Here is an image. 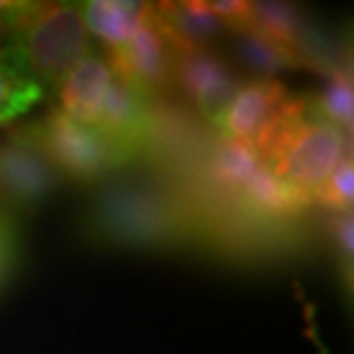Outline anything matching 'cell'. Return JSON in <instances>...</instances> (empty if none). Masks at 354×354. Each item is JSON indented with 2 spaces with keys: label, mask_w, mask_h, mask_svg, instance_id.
<instances>
[{
  "label": "cell",
  "mask_w": 354,
  "mask_h": 354,
  "mask_svg": "<svg viewBox=\"0 0 354 354\" xmlns=\"http://www.w3.org/2000/svg\"><path fill=\"white\" fill-rule=\"evenodd\" d=\"M281 184L313 203V194L352 152V138L315 113L310 97L290 95L251 147Z\"/></svg>",
  "instance_id": "2"
},
{
  "label": "cell",
  "mask_w": 354,
  "mask_h": 354,
  "mask_svg": "<svg viewBox=\"0 0 354 354\" xmlns=\"http://www.w3.org/2000/svg\"><path fill=\"white\" fill-rule=\"evenodd\" d=\"M88 28L74 3H30L7 30L5 46L39 86L58 90L69 72L90 53Z\"/></svg>",
  "instance_id": "3"
},
{
  "label": "cell",
  "mask_w": 354,
  "mask_h": 354,
  "mask_svg": "<svg viewBox=\"0 0 354 354\" xmlns=\"http://www.w3.org/2000/svg\"><path fill=\"white\" fill-rule=\"evenodd\" d=\"M113 72L109 62L95 53H88L76 65L65 81L60 83L58 109L83 127L95 129L99 115H102L104 102L109 97Z\"/></svg>",
  "instance_id": "9"
},
{
  "label": "cell",
  "mask_w": 354,
  "mask_h": 354,
  "mask_svg": "<svg viewBox=\"0 0 354 354\" xmlns=\"http://www.w3.org/2000/svg\"><path fill=\"white\" fill-rule=\"evenodd\" d=\"M288 97L290 92L279 79H253L249 83H242V88L225 106L221 118L212 127L221 138H228L251 150L269 124V120L276 115V111Z\"/></svg>",
  "instance_id": "8"
},
{
  "label": "cell",
  "mask_w": 354,
  "mask_h": 354,
  "mask_svg": "<svg viewBox=\"0 0 354 354\" xmlns=\"http://www.w3.org/2000/svg\"><path fill=\"white\" fill-rule=\"evenodd\" d=\"M106 62L113 76L152 102H161V97L175 92V44L161 28L154 3L147 7L136 35L122 48L109 51Z\"/></svg>",
  "instance_id": "5"
},
{
  "label": "cell",
  "mask_w": 354,
  "mask_h": 354,
  "mask_svg": "<svg viewBox=\"0 0 354 354\" xmlns=\"http://www.w3.org/2000/svg\"><path fill=\"white\" fill-rule=\"evenodd\" d=\"M24 265V230L19 216L0 209V295L10 288Z\"/></svg>",
  "instance_id": "16"
},
{
  "label": "cell",
  "mask_w": 354,
  "mask_h": 354,
  "mask_svg": "<svg viewBox=\"0 0 354 354\" xmlns=\"http://www.w3.org/2000/svg\"><path fill=\"white\" fill-rule=\"evenodd\" d=\"M352 69H341V72L329 74L315 95H308L317 115L338 127L348 136H352Z\"/></svg>",
  "instance_id": "14"
},
{
  "label": "cell",
  "mask_w": 354,
  "mask_h": 354,
  "mask_svg": "<svg viewBox=\"0 0 354 354\" xmlns=\"http://www.w3.org/2000/svg\"><path fill=\"white\" fill-rule=\"evenodd\" d=\"M242 88L237 67L216 46H175V90L214 124Z\"/></svg>",
  "instance_id": "7"
},
{
  "label": "cell",
  "mask_w": 354,
  "mask_h": 354,
  "mask_svg": "<svg viewBox=\"0 0 354 354\" xmlns=\"http://www.w3.org/2000/svg\"><path fill=\"white\" fill-rule=\"evenodd\" d=\"M88 242L109 249H205V228L191 194L157 175L106 177L81 216Z\"/></svg>",
  "instance_id": "1"
},
{
  "label": "cell",
  "mask_w": 354,
  "mask_h": 354,
  "mask_svg": "<svg viewBox=\"0 0 354 354\" xmlns=\"http://www.w3.org/2000/svg\"><path fill=\"white\" fill-rule=\"evenodd\" d=\"M46 95V88L21 67L10 48L0 44V127L17 122L32 106L44 102Z\"/></svg>",
  "instance_id": "12"
},
{
  "label": "cell",
  "mask_w": 354,
  "mask_h": 354,
  "mask_svg": "<svg viewBox=\"0 0 354 354\" xmlns=\"http://www.w3.org/2000/svg\"><path fill=\"white\" fill-rule=\"evenodd\" d=\"M329 246L334 249V260L338 267V281L348 290V297L352 292V258H354V246H352V212H343V214H331L329 216Z\"/></svg>",
  "instance_id": "17"
},
{
  "label": "cell",
  "mask_w": 354,
  "mask_h": 354,
  "mask_svg": "<svg viewBox=\"0 0 354 354\" xmlns=\"http://www.w3.org/2000/svg\"><path fill=\"white\" fill-rule=\"evenodd\" d=\"M0 37H3V30H0Z\"/></svg>",
  "instance_id": "18"
},
{
  "label": "cell",
  "mask_w": 354,
  "mask_h": 354,
  "mask_svg": "<svg viewBox=\"0 0 354 354\" xmlns=\"http://www.w3.org/2000/svg\"><path fill=\"white\" fill-rule=\"evenodd\" d=\"M81 14L88 32L97 35L109 46V51L122 48L143 24L150 3L131 0H90L81 3Z\"/></svg>",
  "instance_id": "11"
},
{
  "label": "cell",
  "mask_w": 354,
  "mask_h": 354,
  "mask_svg": "<svg viewBox=\"0 0 354 354\" xmlns=\"http://www.w3.org/2000/svg\"><path fill=\"white\" fill-rule=\"evenodd\" d=\"M230 55L232 65L253 74V79H276L283 69H297L295 60L286 51L253 30L230 32Z\"/></svg>",
  "instance_id": "13"
},
{
  "label": "cell",
  "mask_w": 354,
  "mask_h": 354,
  "mask_svg": "<svg viewBox=\"0 0 354 354\" xmlns=\"http://www.w3.org/2000/svg\"><path fill=\"white\" fill-rule=\"evenodd\" d=\"M161 28L175 46H212V41L230 35L221 21L209 12L207 0L154 3Z\"/></svg>",
  "instance_id": "10"
},
{
  "label": "cell",
  "mask_w": 354,
  "mask_h": 354,
  "mask_svg": "<svg viewBox=\"0 0 354 354\" xmlns=\"http://www.w3.org/2000/svg\"><path fill=\"white\" fill-rule=\"evenodd\" d=\"M21 138L44 154L62 180L92 184L122 171L115 154L95 129L74 122L60 109L14 129Z\"/></svg>",
  "instance_id": "4"
},
{
  "label": "cell",
  "mask_w": 354,
  "mask_h": 354,
  "mask_svg": "<svg viewBox=\"0 0 354 354\" xmlns=\"http://www.w3.org/2000/svg\"><path fill=\"white\" fill-rule=\"evenodd\" d=\"M352 184H354V161L350 152L348 157L338 164L336 171L329 175V180L313 194V205L327 209L329 214L352 212V201H354Z\"/></svg>",
  "instance_id": "15"
},
{
  "label": "cell",
  "mask_w": 354,
  "mask_h": 354,
  "mask_svg": "<svg viewBox=\"0 0 354 354\" xmlns=\"http://www.w3.org/2000/svg\"><path fill=\"white\" fill-rule=\"evenodd\" d=\"M65 182L37 147L17 131L0 140V209L10 214H30L51 201Z\"/></svg>",
  "instance_id": "6"
}]
</instances>
